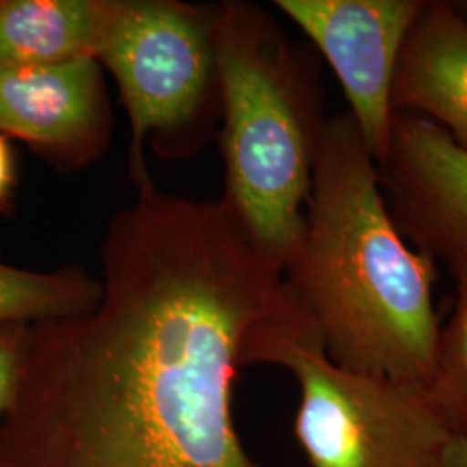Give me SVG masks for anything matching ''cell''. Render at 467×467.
Returning <instances> with one entry per match:
<instances>
[{
  "instance_id": "6da1fadb",
  "label": "cell",
  "mask_w": 467,
  "mask_h": 467,
  "mask_svg": "<svg viewBox=\"0 0 467 467\" xmlns=\"http://www.w3.org/2000/svg\"><path fill=\"white\" fill-rule=\"evenodd\" d=\"M82 314L25 327L0 467H262L234 418L253 334L295 306L231 202L140 187Z\"/></svg>"
},
{
  "instance_id": "9a60e30c",
  "label": "cell",
  "mask_w": 467,
  "mask_h": 467,
  "mask_svg": "<svg viewBox=\"0 0 467 467\" xmlns=\"http://www.w3.org/2000/svg\"><path fill=\"white\" fill-rule=\"evenodd\" d=\"M443 467H467V440L451 438L443 455Z\"/></svg>"
},
{
  "instance_id": "8992f818",
  "label": "cell",
  "mask_w": 467,
  "mask_h": 467,
  "mask_svg": "<svg viewBox=\"0 0 467 467\" xmlns=\"http://www.w3.org/2000/svg\"><path fill=\"white\" fill-rule=\"evenodd\" d=\"M333 67L368 150L383 161L401 50L428 0H279Z\"/></svg>"
},
{
  "instance_id": "ba28073f",
  "label": "cell",
  "mask_w": 467,
  "mask_h": 467,
  "mask_svg": "<svg viewBox=\"0 0 467 467\" xmlns=\"http://www.w3.org/2000/svg\"><path fill=\"white\" fill-rule=\"evenodd\" d=\"M102 121L99 63L82 57L61 65L0 63V134L49 152L92 142Z\"/></svg>"
},
{
  "instance_id": "5b68a950",
  "label": "cell",
  "mask_w": 467,
  "mask_h": 467,
  "mask_svg": "<svg viewBox=\"0 0 467 467\" xmlns=\"http://www.w3.org/2000/svg\"><path fill=\"white\" fill-rule=\"evenodd\" d=\"M98 63L119 85L134 132L132 163L146 184V137L181 127L200 108L215 69L212 26L177 2H115Z\"/></svg>"
},
{
  "instance_id": "7c38bea8",
  "label": "cell",
  "mask_w": 467,
  "mask_h": 467,
  "mask_svg": "<svg viewBox=\"0 0 467 467\" xmlns=\"http://www.w3.org/2000/svg\"><path fill=\"white\" fill-rule=\"evenodd\" d=\"M455 279V303L434 348L428 389L451 434L467 440V256L449 264Z\"/></svg>"
},
{
  "instance_id": "5bb4252c",
  "label": "cell",
  "mask_w": 467,
  "mask_h": 467,
  "mask_svg": "<svg viewBox=\"0 0 467 467\" xmlns=\"http://www.w3.org/2000/svg\"><path fill=\"white\" fill-rule=\"evenodd\" d=\"M15 181V167H13V154L5 137L0 134V202L7 200L9 191Z\"/></svg>"
},
{
  "instance_id": "277c9868",
  "label": "cell",
  "mask_w": 467,
  "mask_h": 467,
  "mask_svg": "<svg viewBox=\"0 0 467 467\" xmlns=\"http://www.w3.org/2000/svg\"><path fill=\"white\" fill-rule=\"evenodd\" d=\"M253 364L296 379L295 436L310 466L443 467L453 434L428 386L339 368L298 303L253 334Z\"/></svg>"
},
{
  "instance_id": "4fadbf2b",
  "label": "cell",
  "mask_w": 467,
  "mask_h": 467,
  "mask_svg": "<svg viewBox=\"0 0 467 467\" xmlns=\"http://www.w3.org/2000/svg\"><path fill=\"white\" fill-rule=\"evenodd\" d=\"M25 327L17 326L0 333V419L11 407L16 393Z\"/></svg>"
},
{
  "instance_id": "52a82bcc",
  "label": "cell",
  "mask_w": 467,
  "mask_h": 467,
  "mask_svg": "<svg viewBox=\"0 0 467 467\" xmlns=\"http://www.w3.org/2000/svg\"><path fill=\"white\" fill-rule=\"evenodd\" d=\"M378 167L409 243L447 265L467 256V150L430 119L395 113Z\"/></svg>"
},
{
  "instance_id": "8fae6325",
  "label": "cell",
  "mask_w": 467,
  "mask_h": 467,
  "mask_svg": "<svg viewBox=\"0 0 467 467\" xmlns=\"http://www.w3.org/2000/svg\"><path fill=\"white\" fill-rule=\"evenodd\" d=\"M100 284L78 272H30L0 262V333L90 310Z\"/></svg>"
},
{
  "instance_id": "7a4b0ae2",
  "label": "cell",
  "mask_w": 467,
  "mask_h": 467,
  "mask_svg": "<svg viewBox=\"0 0 467 467\" xmlns=\"http://www.w3.org/2000/svg\"><path fill=\"white\" fill-rule=\"evenodd\" d=\"M434 264L401 234L350 113L326 119L284 279L334 364L428 386L440 333Z\"/></svg>"
},
{
  "instance_id": "2e32d148",
  "label": "cell",
  "mask_w": 467,
  "mask_h": 467,
  "mask_svg": "<svg viewBox=\"0 0 467 467\" xmlns=\"http://www.w3.org/2000/svg\"><path fill=\"white\" fill-rule=\"evenodd\" d=\"M451 9L461 17H464L467 21V0H461V2H449Z\"/></svg>"
},
{
  "instance_id": "30bf717a",
  "label": "cell",
  "mask_w": 467,
  "mask_h": 467,
  "mask_svg": "<svg viewBox=\"0 0 467 467\" xmlns=\"http://www.w3.org/2000/svg\"><path fill=\"white\" fill-rule=\"evenodd\" d=\"M113 9L108 0H0V63L47 67L98 59Z\"/></svg>"
},
{
  "instance_id": "9c48e42d",
  "label": "cell",
  "mask_w": 467,
  "mask_h": 467,
  "mask_svg": "<svg viewBox=\"0 0 467 467\" xmlns=\"http://www.w3.org/2000/svg\"><path fill=\"white\" fill-rule=\"evenodd\" d=\"M395 113L426 118L467 150V21L449 2H428L401 50Z\"/></svg>"
},
{
  "instance_id": "3957f363",
  "label": "cell",
  "mask_w": 467,
  "mask_h": 467,
  "mask_svg": "<svg viewBox=\"0 0 467 467\" xmlns=\"http://www.w3.org/2000/svg\"><path fill=\"white\" fill-rule=\"evenodd\" d=\"M212 42L225 109V200L254 244L284 270L303 234L326 125L316 80L256 7H223Z\"/></svg>"
}]
</instances>
